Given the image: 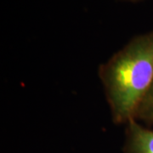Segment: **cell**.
Wrapping results in <instances>:
<instances>
[{
  "mask_svg": "<svg viewBox=\"0 0 153 153\" xmlns=\"http://www.w3.org/2000/svg\"><path fill=\"white\" fill-rule=\"evenodd\" d=\"M134 119L140 123L153 124V82L137 110Z\"/></svg>",
  "mask_w": 153,
  "mask_h": 153,
  "instance_id": "3957f363",
  "label": "cell"
},
{
  "mask_svg": "<svg viewBox=\"0 0 153 153\" xmlns=\"http://www.w3.org/2000/svg\"><path fill=\"white\" fill-rule=\"evenodd\" d=\"M111 117L116 125L134 119L153 82V31L132 38L99 66Z\"/></svg>",
  "mask_w": 153,
  "mask_h": 153,
  "instance_id": "6da1fadb",
  "label": "cell"
},
{
  "mask_svg": "<svg viewBox=\"0 0 153 153\" xmlns=\"http://www.w3.org/2000/svg\"><path fill=\"white\" fill-rule=\"evenodd\" d=\"M122 1L130 2V3H138V2H141V1H143V0H122Z\"/></svg>",
  "mask_w": 153,
  "mask_h": 153,
  "instance_id": "277c9868",
  "label": "cell"
},
{
  "mask_svg": "<svg viewBox=\"0 0 153 153\" xmlns=\"http://www.w3.org/2000/svg\"><path fill=\"white\" fill-rule=\"evenodd\" d=\"M124 153H153V129L146 128L135 119L125 124Z\"/></svg>",
  "mask_w": 153,
  "mask_h": 153,
  "instance_id": "7a4b0ae2",
  "label": "cell"
}]
</instances>
